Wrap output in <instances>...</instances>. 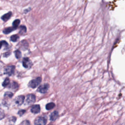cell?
I'll return each instance as SVG.
<instances>
[{
	"label": "cell",
	"mask_w": 125,
	"mask_h": 125,
	"mask_svg": "<svg viewBox=\"0 0 125 125\" xmlns=\"http://www.w3.org/2000/svg\"><path fill=\"white\" fill-rule=\"evenodd\" d=\"M42 78L41 77H37L36 79L30 81L28 83V85L29 87L34 88L40 84Z\"/></svg>",
	"instance_id": "obj_1"
},
{
	"label": "cell",
	"mask_w": 125,
	"mask_h": 125,
	"mask_svg": "<svg viewBox=\"0 0 125 125\" xmlns=\"http://www.w3.org/2000/svg\"><path fill=\"white\" fill-rule=\"evenodd\" d=\"M15 67L14 65L7 66L6 67H5L4 69V73L9 76H11L14 74L15 71Z\"/></svg>",
	"instance_id": "obj_2"
},
{
	"label": "cell",
	"mask_w": 125,
	"mask_h": 125,
	"mask_svg": "<svg viewBox=\"0 0 125 125\" xmlns=\"http://www.w3.org/2000/svg\"><path fill=\"white\" fill-rule=\"evenodd\" d=\"M46 123V119L43 116L37 117L35 121V125H45Z\"/></svg>",
	"instance_id": "obj_3"
},
{
	"label": "cell",
	"mask_w": 125,
	"mask_h": 125,
	"mask_svg": "<svg viewBox=\"0 0 125 125\" xmlns=\"http://www.w3.org/2000/svg\"><path fill=\"white\" fill-rule=\"evenodd\" d=\"M36 100V97L34 94H29L27 95L26 98V103L27 104H31L34 103Z\"/></svg>",
	"instance_id": "obj_4"
},
{
	"label": "cell",
	"mask_w": 125,
	"mask_h": 125,
	"mask_svg": "<svg viewBox=\"0 0 125 125\" xmlns=\"http://www.w3.org/2000/svg\"><path fill=\"white\" fill-rule=\"evenodd\" d=\"M49 87V85L48 83H44L40 85L38 88V91L41 93H45Z\"/></svg>",
	"instance_id": "obj_5"
},
{
	"label": "cell",
	"mask_w": 125,
	"mask_h": 125,
	"mask_svg": "<svg viewBox=\"0 0 125 125\" xmlns=\"http://www.w3.org/2000/svg\"><path fill=\"white\" fill-rule=\"evenodd\" d=\"M32 62L28 58H24L22 60V65L26 68H29L31 67Z\"/></svg>",
	"instance_id": "obj_6"
},
{
	"label": "cell",
	"mask_w": 125,
	"mask_h": 125,
	"mask_svg": "<svg viewBox=\"0 0 125 125\" xmlns=\"http://www.w3.org/2000/svg\"><path fill=\"white\" fill-rule=\"evenodd\" d=\"M24 96L23 95H20V96H18L15 99L14 102L16 105L19 106L23 104L24 102Z\"/></svg>",
	"instance_id": "obj_7"
},
{
	"label": "cell",
	"mask_w": 125,
	"mask_h": 125,
	"mask_svg": "<svg viewBox=\"0 0 125 125\" xmlns=\"http://www.w3.org/2000/svg\"><path fill=\"white\" fill-rule=\"evenodd\" d=\"M40 110H41L40 106L39 104L33 105L31 108V112H32L33 113H34V114H37V113H39L40 111Z\"/></svg>",
	"instance_id": "obj_8"
},
{
	"label": "cell",
	"mask_w": 125,
	"mask_h": 125,
	"mask_svg": "<svg viewBox=\"0 0 125 125\" xmlns=\"http://www.w3.org/2000/svg\"><path fill=\"white\" fill-rule=\"evenodd\" d=\"M16 121V118L13 116L7 119L5 122V125H14Z\"/></svg>",
	"instance_id": "obj_9"
},
{
	"label": "cell",
	"mask_w": 125,
	"mask_h": 125,
	"mask_svg": "<svg viewBox=\"0 0 125 125\" xmlns=\"http://www.w3.org/2000/svg\"><path fill=\"white\" fill-rule=\"evenodd\" d=\"M59 116V113L58 111H54L53 112H52L50 115V119L51 121H55L56 120L57 118Z\"/></svg>",
	"instance_id": "obj_10"
},
{
	"label": "cell",
	"mask_w": 125,
	"mask_h": 125,
	"mask_svg": "<svg viewBox=\"0 0 125 125\" xmlns=\"http://www.w3.org/2000/svg\"><path fill=\"white\" fill-rule=\"evenodd\" d=\"M11 15H12V12L10 11V12H9L8 13H6V14L3 15L1 17V19H2L3 21H7L8 20H9V19L10 18Z\"/></svg>",
	"instance_id": "obj_11"
},
{
	"label": "cell",
	"mask_w": 125,
	"mask_h": 125,
	"mask_svg": "<svg viewBox=\"0 0 125 125\" xmlns=\"http://www.w3.org/2000/svg\"><path fill=\"white\" fill-rule=\"evenodd\" d=\"M15 29V28L12 27H6L5 28H4L3 30V33L5 34H9L10 33V32H11L12 31H13V30H14Z\"/></svg>",
	"instance_id": "obj_12"
},
{
	"label": "cell",
	"mask_w": 125,
	"mask_h": 125,
	"mask_svg": "<svg viewBox=\"0 0 125 125\" xmlns=\"http://www.w3.org/2000/svg\"><path fill=\"white\" fill-rule=\"evenodd\" d=\"M19 84L15 82H13L9 84V87L12 89H16L18 88Z\"/></svg>",
	"instance_id": "obj_13"
},
{
	"label": "cell",
	"mask_w": 125,
	"mask_h": 125,
	"mask_svg": "<svg viewBox=\"0 0 125 125\" xmlns=\"http://www.w3.org/2000/svg\"><path fill=\"white\" fill-rule=\"evenodd\" d=\"M55 104L53 103H49L46 105V109L47 110H51L55 106Z\"/></svg>",
	"instance_id": "obj_14"
},
{
	"label": "cell",
	"mask_w": 125,
	"mask_h": 125,
	"mask_svg": "<svg viewBox=\"0 0 125 125\" xmlns=\"http://www.w3.org/2000/svg\"><path fill=\"white\" fill-rule=\"evenodd\" d=\"M9 84H10V80L8 78H6L3 82L2 83V85L3 87H6V86L8 85Z\"/></svg>",
	"instance_id": "obj_15"
},
{
	"label": "cell",
	"mask_w": 125,
	"mask_h": 125,
	"mask_svg": "<svg viewBox=\"0 0 125 125\" xmlns=\"http://www.w3.org/2000/svg\"><path fill=\"white\" fill-rule=\"evenodd\" d=\"M26 31V28L25 26L21 25L20 27V30H19V33L20 34H24L25 33Z\"/></svg>",
	"instance_id": "obj_16"
},
{
	"label": "cell",
	"mask_w": 125,
	"mask_h": 125,
	"mask_svg": "<svg viewBox=\"0 0 125 125\" xmlns=\"http://www.w3.org/2000/svg\"><path fill=\"white\" fill-rule=\"evenodd\" d=\"M20 23V20H19V19L15 20L13 22V27L15 28H17V27L19 25Z\"/></svg>",
	"instance_id": "obj_17"
},
{
	"label": "cell",
	"mask_w": 125,
	"mask_h": 125,
	"mask_svg": "<svg viewBox=\"0 0 125 125\" xmlns=\"http://www.w3.org/2000/svg\"><path fill=\"white\" fill-rule=\"evenodd\" d=\"M14 53H15V57H16L17 59H20L21 56V52L19 50H16L15 52H14Z\"/></svg>",
	"instance_id": "obj_18"
},
{
	"label": "cell",
	"mask_w": 125,
	"mask_h": 125,
	"mask_svg": "<svg viewBox=\"0 0 125 125\" xmlns=\"http://www.w3.org/2000/svg\"><path fill=\"white\" fill-rule=\"evenodd\" d=\"M19 38V37L17 35H13L12 36H11V37H10L11 41H12L13 42H17Z\"/></svg>",
	"instance_id": "obj_19"
},
{
	"label": "cell",
	"mask_w": 125,
	"mask_h": 125,
	"mask_svg": "<svg viewBox=\"0 0 125 125\" xmlns=\"http://www.w3.org/2000/svg\"><path fill=\"white\" fill-rule=\"evenodd\" d=\"M21 44L22 45L21 46L23 48V49H26L28 47V42L26 41H22L21 42Z\"/></svg>",
	"instance_id": "obj_20"
},
{
	"label": "cell",
	"mask_w": 125,
	"mask_h": 125,
	"mask_svg": "<svg viewBox=\"0 0 125 125\" xmlns=\"http://www.w3.org/2000/svg\"><path fill=\"white\" fill-rule=\"evenodd\" d=\"M13 96V94L11 92H10V91L6 92L4 95L5 98H11Z\"/></svg>",
	"instance_id": "obj_21"
},
{
	"label": "cell",
	"mask_w": 125,
	"mask_h": 125,
	"mask_svg": "<svg viewBox=\"0 0 125 125\" xmlns=\"http://www.w3.org/2000/svg\"><path fill=\"white\" fill-rule=\"evenodd\" d=\"M4 116L5 114L4 111L2 109L0 108V120L2 119L4 117Z\"/></svg>",
	"instance_id": "obj_22"
},
{
	"label": "cell",
	"mask_w": 125,
	"mask_h": 125,
	"mask_svg": "<svg viewBox=\"0 0 125 125\" xmlns=\"http://www.w3.org/2000/svg\"><path fill=\"white\" fill-rule=\"evenodd\" d=\"M19 125H30V123L29 121L25 120V121L22 122L21 123V124H20Z\"/></svg>",
	"instance_id": "obj_23"
},
{
	"label": "cell",
	"mask_w": 125,
	"mask_h": 125,
	"mask_svg": "<svg viewBox=\"0 0 125 125\" xmlns=\"http://www.w3.org/2000/svg\"><path fill=\"white\" fill-rule=\"evenodd\" d=\"M25 110H21L19 111L18 113L20 116H22L25 113Z\"/></svg>",
	"instance_id": "obj_24"
},
{
	"label": "cell",
	"mask_w": 125,
	"mask_h": 125,
	"mask_svg": "<svg viewBox=\"0 0 125 125\" xmlns=\"http://www.w3.org/2000/svg\"><path fill=\"white\" fill-rule=\"evenodd\" d=\"M10 54V52H6V53H4V54H3V56L5 57H7V56H9Z\"/></svg>",
	"instance_id": "obj_25"
},
{
	"label": "cell",
	"mask_w": 125,
	"mask_h": 125,
	"mask_svg": "<svg viewBox=\"0 0 125 125\" xmlns=\"http://www.w3.org/2000/svg\"><path fill=\"white\" fill-rule=\"evenodd\" d=\"M3 44V41H2L0 42V49L1 48V47Z\"/></svg>",
	"instance_id": "obj_26"
},
{
	"label": "cell",
	"mask_w": 125,
	"mask_h": 125,
	"mask_svg": "<svg viewBox=\"0 0 125 125\" xmlns=\"http://www.w3.org/2000/svg\"></svg>",
	"instance_id": "obj_27"
}]
</instances>
